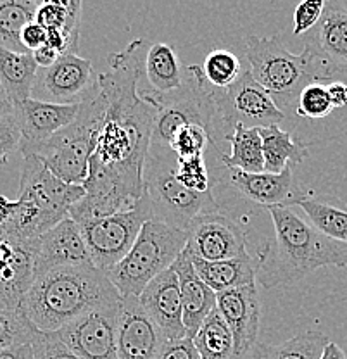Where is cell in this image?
<instances>
[{"mask_svg": "<svg viewBox=\"0 0 347 359\" xmlns=\"http://www.w3.org/2000/svg\"><path fill=\"white\" fill-rule=\"evenodd\" d=\"M149 47L147 40H133L111 54L109 69L95 78L102 114L83 189L93 199L123 209H132L145 194V161L158 114L156 93L139 92Z\"/></svg>", "mask_w": 347, "mask_h": 359, "instance_id": "1", "label": "cell"}, {"mask_svg": "<svg viewBox=\"0 0 347 359\" xmlns=\"http://www.w3.org/2000/svg\"><path fill=\"white\" fill-rule=\"evenodd\" d=\"M275 242L257 256V278L266 289L289 287L325 266H347L344 245L332 241L290 208H268Z\"/></svg>", "mask_w": 347, "mask_h": 359, "instance_id": "2", "label": "cell"}, {"mask_svg": "<svg viewBox=\"0 0 347 359\" xmlns=\"http://www.w3.org/2000/svg\"><path fill=\"white\" fill-rule=\"evenodd\" d=\"M119 301L121 294L106 273L95 266H68L33 282L25 311L39 332H57L76 318Z\"/></svg>", "mask_w": 347, "mask_h": 359, "instance_id": "3", "label": "cell"}, {"mask_svg": "<svg viewBox=\"0 0 347 359\" xmlns=\"http://www.w3.org/2000/svg\"><path fill=\"white\" fill-rule=\"evenodd\" d=\"M245 57L251 74L283 111H296L297 99L308 85L332 83L339 73L313 40H308L301 54L287 50L282 36L251 35L245 42Z\"/></svg>", "mask_w": 347, "mask_h": 359, "instance_id": "4", "label": "cell"}, {"mask_svg": "<svg viewBox=\"0 0 347 359\" xmlns=\"http://www.w3.org/2000/svg\"><path fill=\"white\" fill-rule=\"evenodd\" d=\"M85 196L83 185H68L35 156L25 157L18 209L0 231V242H33L69 218V209Z\"/></svg>", "mask_w": 347, "mask_h": 359, "instance_id": "5", "label": "cell"}, {"mask_svg": "<svg viewBox=\"0 0 347 359\" xmlns=\"http://www.w3.org/2000/svg\"><path fill=\"white\" fill-rule=\"evenodd\" d=\"M178 161L170 147H149L144 170L145 196L151 201L158 222L186 231L197 216L216 211L215 194H197L185 189L177 178Z\"/></svg>", "mask_w": 347, "mask_h": 359, "instance_id": "6", "label": "cell"}, {"mask_svg": "<svg viewBox=\"0 0 347 359\" xmlns=\"http://www.w3.org/2000/svg\"><path fill=\"white\" fill-rule=\"evenodd\" d=\"M189 235L184 230L151 219L144 224L139 238L119 264L106 275L121 297H139L145 287L173 266L185 250Z\"/></svg>", "mask_w": 347, "mask_h": 359, "instance_id": "7", "label": "cell"}, {"mask_svg": "<svg viewBox=\"0 0 347 359\" xmlns=\"http://www.w3.org/2000/svg\"><path fill=\"white\" fill-rule=\"evenodd\" d=\"M100 114L102 102L95 83L87 99L80 104L76 119L35 149L32 156L39 157L48 171L68 185H83L88 178L90 159L95 151V133Z\"/></svg>", "mask_w": 347, "mask_h": 359, "instance_id": "8", "label": "cell"}, {"mask_svg": "<svg viewBox=\"0 0 347 359\" xmlns=\"http://www.w3.org/2000/svg\"><path fill=\"white\" fill-rule=\"evenodd\" d=\"M156 100L158 114L151 145L170 147L171 138L182 126L199 125L207 130L211 145L215 147L216 107L212 100V87L206 81L203 67L190 65L186 67L184 85L171 93H156Z\"/></svg>", "mask_w": 347, "mask_h": 359, "instance_id": "9", "label": "cell"}, {"mask_svg": "<svg viewBox=\"0 0 347 359\" xmlns=\"http://www.w3.org/2000/svg\"><path fill=\"white\" fill-rule=\"evenodd\" d=\"M212 100L216 107V149L219 142H225L233 133L235 126L259 130L278 126L285 118L273 97L257 83L251 71H244L229 88H212Z\"/></svg>", "mask_w": 347, "mask_h": 359, "instance_id": "10", "label": "cell"}, {"mask_svg": "<svg viewBox=\"0 0 347 359\" xmlns=\"http://www.w3.org/2000/svg\"><path fill=\"white\" fill-rule=\"evenodd\" d=\"M151 219H154L151 201L144 194L128 211L80 224L93 266L107 273L121 263L139 238L144 224Z\"/></svg>", "mask_w": 347, "mask_h": 359, "instance_id": "11", "label": "cell"}, {"mask_svg": "<svg viewBox=\"0 0 347 359\" xmlns=\"http://www.w3.org/2000/svg\"><path fill=\"white\" fill-rule=\"evenodd\" d=\"M185 249L203 261H226L245 256L247 233L238 223L223 215L219 209L197 216L186 230Z\"/></svg>", "mask_w": 347, "mask_h": 359, "instance_id": "12", "label": "cell"}, {"mask_svg": "<svg viewBox=\"0 0 347 359\" xmlns=\"http://www.w3.org/2000/svg\"><path fill=\"white\" fill-rule=\"evenodd\" d=\"M95 85L90 59L68 52L48 69H40L33 87L32 99L42 102L74 106L88 97Z\"/></svg>", "mask_w": 347, "mask_h": 359, "instance_id": "13", "label": "cell"}, {"mask_svg": "<svg viewBox=\"0 0 347 359\" xmlns=\"http://www.w3.org/2000/svg\"><path fill=\"white\" fill-rule=\"evenodd\" d=\"M218 182L229 185L244 199L256 202L263 208H292L308 196L292 173L285 168L282 173H245L240 170L223 168L218 173Z\"/></svg>", "mask_w": 347, "mask_h": 359, "instance_id": "14", "label": "cell"}, {"mask_svg": "<svg viewBox=\"0 0 347 359\" xmlns=\"http://www.w3.org/2000/svg\"><path fill=\"white\" fill-rule=\"evenodd\" d=\"M119 302L83 314L54 334L81 359H118L116 330Z\"/></svg>", "mask_w": 347, "mask_h": 359, "instance_id": "15", "label": "cell"}, {"mask_svg": "<svg viewBox=\"0 0 347 359\" xmlns=\"http://www.w3.org/2000/svg\"><path fill=\"white\" fill-rule=\"evenodd\" d=\"M166 337L142 308L139 297H121L116 330L118 359H158Z\"/></svg>", "mask_w": 347, "mask_h": 359, "instance_id": "16", "label": "cell"}, {"mask_svg": "<svg viewBox=\"0 0 347 359\" xmlns=\"http://www.w3.org/2000/svg\"><path fill=\"white\" fill-rule=\"evenodd\" d=\"M68 266H93L81 226L66 218L35 241V280Z\"/></svg>", "mask_w": 347, "mask_h": 359, "instance_id": "17", "label": "cell"}, {"mask_svg": "<svg viewBox=\"0 0 347 359\" xmlns=\"http://www.w3.org/2000/svg\"><path fill=\"white\" fill-rule=\"evenodd\" d=\"M80 112V104L61 106V104L42 102L28 99L14 104V119L21 132V147L23 156H32L35 149L46 144L50 137L71 125Z\"/></svg>", "mask_w": 347, "mask_h": 359, "instance_id": "18", "label": "cell"}, {"mask_svg": "<svg viewBox=\"0 0 347 359\" xmlns=\"http://www.w3.org/2000/svg\"><path fill=\"white\" fill-rule=\"evenodd\" d=\"M33 282H35V241L0 242V308L25 311L26 295L32 289Z\"/></svg>", "mask_w": 347, "mask_h": 359, "instance_id": "19", "label": "cell"}, {"mask_svg": "<svg viewBox=\"0 0 347 359\" xmlns=\"http://www.w3.org/2000/svg\"><path fill=\"white\" fill-rule=\"evenodd\" d=\"M216 309L233 334L238 358L245 359L254 349L259 332L261 306L256 283L216 294Z\"/></svg>", "mask_w": 347, "mask_h": 359, "instance_id": "20", "label": "cell"}, {"mask_svg": "<svg viewBox=\"0 0 347 359\" xmlns=\"http://www.w3.org/2000/svg\"><path fill=\"white\" fill-rule=\"evenodd\" d=\"M139 301L168 340L185 339L180 282L173 269L156 276L139 295Z\"/></svg>", "mask_w": 347, "mask_h": 359, "instance_id": "21", "label": "cell"}, {"mask_svg": "<svg viewBox=\"0 0 347 359\" xmlns=\"http://www.w3.org/2000/svg\"><path fill=\"white\" fill-rule=\"evenodd\" d=\"M171 269L177 273L178 282H180L186 337L193 339L199 328L203 327L204 320L211 314L212 309H216V292L209 289L200 280V276L197 275L186 249L178 256Z\"/></svg>", "mask_w": 347, "mask_h": 359, "instance_id": "22", "label": "cell"}, {"mask_svg": "<svg viewBox=\"0 0 347 359\" xmlns=\"http://www.w3.org/2000/svg\"><path fill=\"white\" fill-rule=\"evenodd\" d=\"M190 259H192L193 268H196L200 280L216 294L256 283L257 259H254L251 254L235 257V259L215 261V263L199 259L192 254H190Z\"/></svg>", "mask_w": 347, "mask_h": 359, "instance_id": "23", "label": "cell"}, {"mask_svg": "<svg viewBox=\"0 0 347 359\" xmlns=\"http://www.w3.org/2000/svg\"><path fill=\"white\" fill-rule=\"evenodd\" d=\"M311 40L335 69L347 71V7L327 2L322 21Z\"/></svg>", "mask_w": 347, "mask_h": 359, "instance_id": "24", "label": "cell"}, {"mask_svg": "<svg viewBox=\"0 0 347 359\" xmlns=\"http://www.w3.org/2000/svg\"><path fill=\"white\" fill-rule=\"evenodd\" d=\"M39 71L33 54H20L0 47V83L13 106L32 99Z\"/></svg>", "mask_w": 347, "mask_h": 359, "instance_id": "25", "label": "cell"}, {"mask_svg": "<svg viewBox=\"0 0 347 359\" xmlns=\"http://www.w3.org/2000/svg\"><path fill=\"white\" fill-rule=\"evenodd\" d=\"M299 208L308 222L332 241L347 245V204L334 196H306Z\"/></svg>", "mask_w": 347, "mask_h": 359, "instance_id": "26", "label": "cell"}, {"mask_svg": "<svg viewBox=\"0 0 347 359\" xmlns=\"http://www.w3.org/2000/svg\"><path fill=\"white\" fill-rule=\"evenodd\" d=\"M145 76L156 93H171L184 85V71L173 45L158 42L149 47Z\"/></svg>", "mask_w": 347, "mask_h": 359, "instance_id": "27", "label": "cell"}, {"mask_svg": "<svg viewBox=\"0 0 347 359\" xmlns=\"http://www.w3.org/2000/svg\"><path fill=\"white\" fill-rule=\"evenodd\" d=\"M263 140L264 171L266 173H282L290 164H299L308 156V147L280 126L259 128Z\"/></svg>", "mask_w": 347, "mask_h": 359, "instance_id": "28", "label": "cell"}, {"mask_svg": "<svg viewBox=\"0 0 347 359\" xmlns=\"http://www.w3.org/2000/svg\"><path fill=\"white\" fill-rule=\"evenodd\" d=\"M225 142L230 144V152L222 154L223 166L245 173H263L264 156L259 130L235 126L233 133L226 137Z\"/></svg>", "mask_w": 347, "mask_h": 359, "instance_id": "29", "label": "cell"}, {"mask_svg": "<svg viewBox=\"0 0 347 359\" xmlns=\"http://www.w3.org/2000/svg\"><path fill=\"white\" fill-rule=\"evenodd\" d=\"M39 6L36 0H0V47L29 54L21 43V33L35 21Z\"/></svg>", "mask_w": 347, "mask_h": 359, "instance_id": "30", "label": "cell"}, {"mask_svg": "<svg viewBox=\"0 0 347 359\" xmlns=\"http://www.w3.org/2000/svg\"><path fill=\"white\" fill-rule=\"evenodd\" d=\"M193 344L200 359H240L235 351V339L218 309H212L199 328Z\"/></svg>", "mask_w": 347, "mask_h": 359, "instance_id": "31", "label": "cell"}, {"mask_svg": "<svg viewBox=\"0 0 347 359\" xmlns=\"http://www.w3.org/2000/svg\"><path fill=\"white\" fill-rule=\"evenodd\" d=\"M330 339L322 332H301L280 346L256 344L252 349L254 359H320Z\"/></svg>", "mask_w": 347, "mask_h": 359, "instance_id": "32", "label": "cell"}, {"mask_svg": "<svg viewBox=\"0 0 347 359\" xmlns=\"http://www.w3.org/2000/svg\"><path fill=\"white\" fill-rule=\"evenodd\" d=\"M81 9L80 0H47L40 2L35 22L46 29H62L69 39L80 40Z\"/></svg>", "mask_w": 347, "mask_h": 359, "instance_id": "33", "label": "cell"}, {"mask_svg": "<svg viewBox=\"0 0 347 359\" xmlns=\"http://www.w3.org/2000/svg\"><path fill=\"white\" fill-rule=\"evenodd\" d=\"M203 73L212 88H229L242 76L240 59L226 48H215L206 55Z\"/></svg>", "mask_w": 347, "mask_h": 359, "instance_id": "34", "label": "cell"}, {"mask_svg": "<svg viewBox=\"0 0 347 359\" xmlns=\"http://www.w3.org/2000/svg\"><path fill=\"white\" fill-rule=\"evenodd\" d=\"M36 328L28 320L25 311H11L0 308V351L7 347L32 344Z\"/></svg>", "mask_w": 347, "mask_h": 359, "instance_id": "35", "label": "cell"}, {"mask_svg": "<svg viewBox=\"0 0 347 359\" xmlns=\"http://www.w3.org/2000/svg\"><path fill=\"white\" fill-rule=\"evenodd\" d=\"M211 145V137L207 130L199 125H185L173 135L170 149L175 152L177 159L204 156Z\"/></svg>", "mask_w": 347, "mask_h": 359, "instance_id": "36", "label": "cell"}, {"mask_svg": "<svg viewBox=\"0 0 347 359\" xmlns=\"http://www.w3.org/2000/svg\"><path fill=\"white\" fill-rule=\"evenodd\" d=\"M177 178L185 189L192 190L197 194L212 192V180L211 173L204 156L186 157V159H177Z\"/></svg>", "mask_w": 347, "mask_h": 359, "instance_id": "37", "label": "cell"}, {"mask_svg": "<svg viewBox=\"0 0 347 359\" xmlns=\"http://www.w3.org/2000/svg\"><path fill=\"white\" fill-rule=\"evenodd\" d=\"M334 111L332 100L328 97L327 85L323 83H313L308 85L301 92L299 99H297L296 114L301 118L308 119H323L327 118L330 112Z\"/></svg>", "mask_w": 347, "mask_h": 359, "instance_id": "38", "label": "cell"}, {"mask_svg": "<svg viewBox=\"0 0 347 359\" xmlns=\"http://www.w3.org/2000/svg\"><path fill=\"white\" fill-rule=\"evenodd\" d=\"M32 349L35 359H81L54 332H36Z\"/></svg>", "mask_w": 347, "mask_h": 359, "instance_id": "39", "label": "cell"}, {"mask_svg": "<svg viewBox=\"0 0 347 359\" xmlns=\"http://www.w3.org/2000/svg\"><path fill=\"white\" fill-rule=\"evenodd\" d=\"M327 2L323 0H304L294 11V35L309 32L322 21Z\"/></svg>", "mask_w": 347, "mask_h": 359, "instance_id": "40", "label": "cell"}, {"mask_svg": "<svg viewBox=\"0 0 347 359\" xmlns=\"http://www.w3.org/2000/svg\"><path fill=\"white\" fill-rule=\"evenodd\" d=\"M21 132L13 114L0 121V164H4L13 152L20 151Z\"/></svg>", "mask_w": 347, "mask_h": 359, "instance_id": "41", "label": "cell"}, {"mask_svg": "<svg viewBox=\"0 0 347 359\" xmlns=\"http://www.w3.org/2000/svg\"><path fill=\"white\" fill-rule=\"evenodd\" d=\"M158 359H200V356L197 353L193 339L185 337V339L166 340Z\"/></svg>", "mask_w": 347, "mask_h": 359, "instance_id": "42", "label": "cell"}, {"mask_svg": "<svg viewBox=\"0 0 347 359\" xmlns=\"http://www.w3.org/2000/svg\"><path fill=\"white\" fill-rule=\"evenodd\" d=\"M21 43L26 48V52L33 54L35 50H39L40 47L47 43V32L46 28L39 25V22H29L28 26L21 33Z\"/></svg>", "mask_w": 347, "mask_h": 359, "instance_id": "43", "label": "cell"}, {"mask_svg": "<svg viewBox=\"0 0 347 359\" xmlns=\"http://www.w3.org/2000/svg\"><path fill=\"white\" fill-rule=\"evenodd\" d=\"M327 92L334 109H342V107L347 106V83H344V81L334 80L332 83L327 85Z\"/></svg>", "mask_w": 347, "mask_h": 359, "instance_id": "44", "label": "cell"}, {"mask_svg": "<svg viewBox=\"0 0 347 359\" xmlns=\"http://www.w3.org/2000/svg\"><path fill=\"white\" fill-rule=\"evenodd\" d=\"M33 59H35L36 66H39L40 69H48V67H52L59 59H61V54H59L55 48L43 45L39 50L33 52Z\"/></svg>", "mask_w": 347, "mask_h": 359, "instance_id": "45", "label": "cell"}, {"mask_svg": "<svg viewBox=\"0 0 347 359\" xmlns=\"http://www.w3.org/2000/svg\"><path fill=\"white\" fill-rule=\"evenodd\" d=\"M0 359H35V356H33L32 344H23V346L2 349L0 351Z\"/></svg>", "mask_w": 347, "mask_h": 359, "instance_id": "46", "label": "cell"}, {"mask_svg": "<svg viewBox=\"0 0 347 359\" xmlns=\"http://www.w3.org/2000/svg\"><path fill=\"white\" fill-rule=\"evenodd\" d=\"M18 209V201L7 199L6 196H0V231L9 224L14 212Z\"/></svg>", "mask_w": 347, "mask_h": 359, "instance_id": "47", "label": "cell"}, {"mask_svg": "<svg viewBox=\"0 0 347 359\" xmlns=\"http://www.w3.org/2000/svg\"><path fill=\"white\" fill-rule=\"evenodd\" d=\"M320 359H347V356L344 351H342L341 346H337L335 342H330L327 347H325L322 358Z\"/></svg>", "mask_w": 347, "mask_h": 359, "instance_id": "48", "label": "cell"}, {"mask_svg": "<svg viewBox=\"0 0 347 359\" xmlns=\"http://www.w3.org/2000/svg\"><path fill=\"white\" fill-rule=\"evenodd\" d=\"M13 111H14V106L9 99H6V97H4V99H0V121H2V119H6L7 116L13 114Z\"/></svg>", "mask_w": 347, "mask_h": 359, "instance_id": "49", "label": "cell"}, {"mask_svg": "<svg viewBox=\"0 0 347 359\" xmlns=\"http://www.w3.org/2000/svg\"><path fill=\"white\" fill-rule=\"evenodd\" d=\"M4 97H6V92H4L2 83H0V99H4ZM6 99H7V97H6Z\"/></svg>", "mask_w": 347, "mask_h": 359, "instance_id": "50", "label": "cell"}]
</instances>
